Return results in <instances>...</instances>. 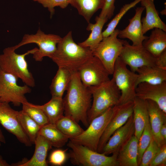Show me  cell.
Masks as SVG:
<instances>
[{"instance_id":"cell-25","label":"cell","mask_w":166,"mask_h":166,"mask_svg":"<svg viewBox=\"0 0 166 166\" xmlns=\"http://www.w3.org/2000/svg\"><path fill=\"white\" fill-rule=\"evenodd\" d=\"M96 22L93 24L88 23L86 30L91 32L87 38L84 41L78 43L83 47L89 48L91 51L93 50L102 41L103 37L102 29L108 19L106 18L97 16Z\"/></svg>"},{"instance_id":"cell-42","label":"cell","mask_w":166,"mask_h":166,"mask_svg":"<svg viewBox=\"0 0 166 166\" xmlns=\"http://www.w3.org/2000/svg\"><path fill=\"white\" fill-rule=\"evenodd\" d=\"M1 142L0 141V146L1 145ZM10 165L6 162V161L4 160L2 156L0 155V166H9Z\"/></svg>"},{"instance_id":"cell-31","label":"cell","mask_w":166,"mask_h":166,"mask_svg":"<svg viewBox=\"0 0 166 166\" xmlns=\"http://www.w3.org/2000/svg\"><path fill=\"white\" fill-rule=\"evenodd\" d=\"M18 117L21 126L31 143L34 144L42 127L22 110L18 111Z\"/></svg>"},{"instance_id":"cell-14","label":"cell","mask_w":166,"mask_h":166,"mask_svg":"<svg viewBox=\"0 0 166 166\" xmlns=\"http://www.w3.org/2000/svg\"><path fill=\"white\" fill-rule=\"evenodd\" d=\"M18 111L13 109L9 103L0 101V123L18 141L26 146L32 144L23 129L18 117Z\"/></svg>"},{"instance_id":"cell-5","label":"cell","mask_w":166,"mask_h":166,"mask_svg":"<svg viewBox=\"0 0 166 166\" xmlns=\"http://www.w3.org/2000/svg\"><path fill=\"white\" fill-rule=\"evenodd\" d=\"M67 146L70 148L68 154L73 165L82 166H119L118 152L108 156L69 140Z\"/></svg>"},{"instance_id":"cell-20","label":"cell","mask_w":166,"mask_h":166,"mask_svg":"<svg viewBox=\"0 0 166 166\" xmlns=\"http://www.w3.org/2000/svg\"><path fill=\"white\" fill-rule=\"evenodd\" d=\"M34 153L29 160L19 164V166H47L46 158L48 152L52 147L45 137L38 134L34 143Z\"/></svg>"},{"instance_id":"cell-11","label":"cell","mask_w":166,"mask_h":166,"mask_svg":"<svg viewBox=\"0 0 166 166\" xmlns=\"http://www.w3.org/2000/svg\"><path fill=\"white\" fill-rule=\"evenodd\" d=\"M122 42L123 48L119 57L131 71L136 72L142 67L155 65L156 57L143 45L135 46L130 45L126 41L122 40Z\"/></svg>"},{"instance_id":"cell-29","label":"cell","mask_w":166,"mask_h":166,"mask_svg":"<svg viewBox=\"0 0 166 166\" xmlns=\"http://www.w3.org/2000/svg\"><path fill=\"white\" fill-rule=\"evenodd\" d=\"M45 137L52 146L61 148L65 145L69 138L63 134L55 124L49 123L42 127L38 133Z\"/></svg>"},{"instance_id":"cell-17","label":"cell","mask_w":166,"mask_h":166,"mask_svg":"<svg viewBox=\"0 0 166 166\" xmlns=\"http://www.w3.org/2000/svg\"><path fill=\"white\" fill-rule=\"evenodd\" d=\"M144 9L142 6L136 8L134 15L129 19L128 25L124 29L119 30L118 37L129 39L133 46H142L143 42L148 37L144 35L142 32L141 17Z\"/></svg>"},{"instance_id":"cell-12","label":"cell","mask_w":166,"mask_h":166,"mask_svg":"<svg viewBox=\"0 0 166 166\" xmlns=\"http://www.w3.org/2000/svg\"><path fill=\"white\" fill-rule=\"evenodd\" d=\"M80 78L86 86H97L110 80V75L99 59L93 56L78 71Z\"/></svg>"},{"instance_id":"cell-27","label":"cell","mask_w":166,"mask_h":166,"mask_svg":"<svg viewBox=\"0 0 166 166\" xmlns=\"http://www.w3.org/2000/svg\"><path fill=\"white\" fill-rule=\"evenodd\" d=\"M105 0H70L69 4L77 10L79 14L88 23L94 14L101 9Z\"/></svg>"},{"instance_id":"cell-8","label":"cell","mask_w":166,"mask_h":166,"mask_svg":"<svg viewBox=\"0 0 166 166\" xmlns=\"http://www.w3.org/2000/svg\"><path fill=\"white\" fill-rule=\"evenodd\" d=\"M119 30L115 29L92 51L93 56L98 58L108 72L112 74L116 60L119 57L122 48V40L117 38Z\"/></svg>"},{"instance_id":"cell-7","label":"cell","mask_w":166,"mask_h":166,"mask_svg":"<svg viewBox=\"0 0 166 166\" xmlns=\"http://www.w3.org/2000/svg\"><path fill=\"white\" fill-rule=\"evenodd\" d=\"M112 78L121 92L119 104L133 101L136 97L137 74L129 70L118 57L115 61Z\"/></svg>"},{"instance_id":"cell-26","label":"cell","mask_w":166,"mask_h":166,"mask_svg":"<svg viewBox=\"0 0 166 166\" xmlns=\"http://www.w3.org/2000/svg\"><path fill=\"white\" fill-rule=\"evenodd\" d=\"M58 68L49 88L52 97L63 98L71 81L72 73L64 68Z\"/></svg>"},{"instance_id":"cell-15","label":"cell","mask_w":166,"mask_h":166,"mask_svg":"<svg viewBox=\"0 0 166 166\" xmlns=\"http://www.w3.org/2000/svg\"><path fill=\"white\" fill-rule=\"evenodd\" d=\"M135 131L132 114L126 122L111 136L101 153L107 155L118 152L120 148L134 135Z\"/></svg>"},{"instance_id":"cell-24","label":"cell","mask_w":166,"mask_h":166,"mask_svg":"<svg viewBox=\"0 0 166 166\" xmlns=\"http://www.w3.org/2000/svg\"><path fill=\"white\" fill-rule=\"evenodd\" d=\"M136 85L141 82L152 84H160L166 81V70L155 65L144 66L137 70Z\"/></svg>"},{"instance_id":"cell-35","label":"cell","mask_w":166,"mask_h":166,"mask_svg":"<svg viewBox=\"0 0 166 166\" xmlns=\"http://www.w3.org/2000/svg\"><path fill=\"white\" fill-rule=\"evenodd\" d=\"M160 148L152 136L148 146L143 154L139 166H149L150 162L158 152Z\"/></svg>"},{"instance_id":"cell-4","label":"cell","mask_w":166,"mask_h":166,"mask_svg":"<svg viewBox=\"0 0 166 166\" xmlns=\"http://www.w3.org/2000/svg\"><path fill=\"white\" fill-rule=\"evenodd\" d=\"M93 102L88 113L89 124L109 108L119 104L121 92L113 78L101 85L88 87Z\"/></svg>"},{"instance_id":"cell-33","label":"cell","mask_w":166,"mask_h":166,"mask_svg":"<svg viewBox=\"0 0 166 166\" xmlns=\"http://www.w3.org/2000/svg\"><path fill=\"white\" fill-rule=\"evenodd\" d=\"M141 0H135L129 3L124 5L119 12L107 25L106 28L102 32L103 38L107 37L110 35L116 29L117 26L124 15L129 10L135 6L140 2Z\"/></svg>"},{"instance_id":"cell-32","label":"cell","mask_w":166,"mask_h":166,"mask_svg":"<svg viewBox=\"0 0 166 166\" xmlns=\"http://www.w3.org/2000/svg\"><path fill=\"white\" fill-rule=\"evenodd\" d=\"M22 105V110L41 127L49 123L47 117L38 105L33 104L28 101L23 102Z\"/></svg>"},{"instance_id":"cell-37","label":"cell","mask_w":166,"mask_h":166,"mask_svg":"<svg viewBox=\"0 0 166 166\" xmlns=\"http://www.w3.org/2000/svg\"><path fill=\"white\" fill-rule=\"evenodd\" d=\"M66 150L58 149L53 151L49 158V162L56 166H61L65 161L67 158Z\"/></svg>"},{"instance_id":"cell-3","label":"cell","mask_w":166,"mask_h":166,"mask_svg":"<svg viewBox=\"0 0 166 166\" xmlns=\"http://www.w3.org/2000/svg\"><path fill=\"white\" fill-rule=\"evenodd\" d=\"M14 46L5 48L0 54V69L5 73L19 78L30 87L35 86L33 75L30 71L26 59V56L34 54L38 50L35 48L22 54L16 53Z\"/></svg>"},{"instance_id":"cell-10","label":"cell","mask_w":166,"mask_h":166,"mask_svg":"<svg viewBox=\"0 0 166 166\" xmlns=\"http://www.w3.org/2000/svg\"><path fill=\"white\" fill-rule=\"evenodd\" d=\"M18 78L14 75L5 73L0 69V101L19 106L27 101L26 94L31 92L30 87L26 85H18Z\"/></svg>"},{"instance_id":"cell-19","label":"cell","mask_w":166,"mask_h":166,"mask_svg":"<svg viewBox=\"0 0 166 166\" xmlns=\"http://www.w3.org/2000/svg\"><path fill=\"white\" fill-rule=\"evenodd\" d=\"M141 6L146 10V15L141 19L144 34L149 30L157 28L166 32V25L160 17L154 4V0H141Z\"/></svg>"},{"instance_id":"cell-41","label":"cell","mask_w":166,"mask_h":166,"mask_svg":"<svg viewBox=\"0 0 166 166\" xmlns=\"http://www.w3.org/2000/svg\"><path fill=\"white\" fill-rule=\"evenodd\" d=\"M160 134L162 139L166 142V123L162 125L160 129Z\"/></svg>"},{"instance_id":"cell-36","label":"cell","mask_w":166,"mask_h":166,"mask_svg":"<svg viewBox=\"0 0 166 166\" xmlns=\"http://www.w3.org/2000/svg\"><path fill=\"white\" fill-rule=\"evenodd\" d=\"M41 4L45 8H47L50 13L51 18L54 14L55 7L59 6L62 9L66 8L69 4L70 0H32Z\"/></svg>"},{"instance_id":"cell-43","label":"cell","mask_w":166,"mask_h":166,"mask_svg":"<svg viewBox=\"0 0 166 166\" xmlns=\"http://www.w3.org/2000/svg\"><path fill=\"white\" fill-rule=\"evenodd\" d=\"M0 141L1 143H5L6 142L5 137L2 132L0 128Z\"/></svg>"},{"instance_id":"cell-9","label":"cell","mask_w":166,"mask_h":166,"mask_svg":"<svg viewBox=\"0 0 166 166\" xmlns=\"http://www.w3.org/2000/svg\"><path fill=\"white\" fill-rule=\"evenodd\" d=\"M61 38L58 35L45 34L39 28L35 34L24 35L22 41L14 47L17 49L27 44H36L38 48V50L33 54V58L36 61H41L45 57L51 58Z\"/></svg>"},{"instance_id":"cell-2","label":"cell","mask_w":166,"mask_h":166,"mask_svg":"<svg viewBox=\"0 0 166 166\" xmlns=\"http://www.w3.org/2000/svg\"><path fill=\"white\" fill-rule=\"evenodd\" d=\"M92 51L79 45L73 39L71 31L62 38L51 59L58 67H63L72 73L79 69L93 56Z\"/></svg>"},{"instance_id":"cell-34","label":"cell","mask_w":166,"mask_h":166,"mask_svg":"<svg viewBox=\"0 0 166 166\" xmlns=\"http://www.w3.org/2000/svg\"><path fill=\"white\" fill-rule=\"evenodd\" d=\"M152 137V135L149 118L138 140L137 158L138 166L140 165L143 154L148 146Z\"/></svg>"},{"instance_id":"cell-23","label":"cell","mask_w":166,"mask_h":166,"mask_svg":"<svg viewBox=\"0 0 166 166\" xmlns=\"http://www.w3.org/2000/svg\"><path fill=\"white\" fill-rule=\"evenodd\" d=\"M133 115L135 133L138 140L149 118L145 100L136 97L133 101Z\"/></svg>"},{"instance_id":"cell-6","label":"cell","mask_w":166,"mask_h":166,"mask_svg":"<svg viewBox=\"0 0 166 166\" xmlns=\"http://www.w3.org/2000/svg\"><path fill=\"white\" fill-rule=\"evenodd\" d=\"M113 107L93 119L81 134L69 140L97 152L100 139L112 117Z\"/></svg>"},{"instance_id":"cell-40","label":"cell","mask_w":166,"mask_h":166,"mask_svg":"<svg viewBox=\"0 0 166 166\" xmlns=\"http://www.w3.org/2000/svg\"><path fill=\"white\" fill-rule=\"evenodd\" d=\"M155 66L162 69L166 70V50L156 57Z\"/></svg>"},{"instance_id":"cell-22","label":"cell","mask_w":166,"mask_h":166,"mask_svg":"<svg viewBox=\"0 0 166 166\" xmlns=\"http://www.w3.org/2000/svg\"><path fill=\"white\" fill-rule=\"evenodd\" d=\"M142 45L154 57H158L166 50V32L160 29H154L150 36L143 42Z\"/></svg>"},{"instance_id":"cell-13","label":"cell","mask_w":166,"mask_h":166,"mask_svg":"<svg viewBox=\"0 0 166 166\" xmlns=\"http://www.w3.org/2000/svg\"><path fill=\"white\" fill-rule=\"evenodd\" d=\"M133 103L129 101L114 106L112 117L99 141L97 152L101 153L109 138L119 128L123 125L133 114Z\"/></svg>"},{"instance_id":"cell-1","label":"cell","mask_w":166,"mask_h":166,"mask_svg":"<svg viewBox=\"0 0 166 166\" xmlns=\"http://www.w3.org/2000/svg\"><path fill=\"white\" fill-rule=\"evenodd\" d=\"M63 98L64 113L86 127L89 125L88 113L91 106L92 96L89 88L81 81L78 72L72 73L71 81Z\"/></svg>"},{"instance_id":"cell-18","label":"cell","mask_w":166,"mask_h":166,"mask_svg":"<svg viewBox=\"0 0 166 166\" xmlns=\"http://www.w3.org/2000/svg\"><path fill=\"white\" fill-rule=\"evenodd\" d=\"M148 109L152 137L161 147L166 142L162 139L160 131L162 125L166 123V113L153 101L145 100Z\"/></svg>"},{"instance_id":"cell-44","label":"cell","mask_w":166,"mask_h":166,"mask_svg":"<svg viewBox=\"0 0 166 166\" xmlns=\"http://www.w3.org/2000/svg\"><path fill=\"white\" fill-rule=\"evenodd\" d=\"M161 13L163 15H165V14H166V9L162 11L161 12Z\"/></svg>"},{"instance_id":"cell-28","label":"cell","mask_w":166,"mask_h":166,"mask_svg":"<svg viewBox=\"0 0 166 166\" xmlns=\"http://www.w3.org/2000/svg\"><path fill=\"white\" fill-rule=\"evenodd\" d=\"M38 106L47 117L49 123L55 124L63 115L64 105L63 98L52 97L48 102Z\"/></svg>"},{"instance_id":"cell-30","label":"cell","mask_w":166,"mask_h":166,"mask_svg":"<svg viewBox=\"0 0 166 166\" xmlns=\"http://www.w3.org/2000/svg\"><path fill=\"white\" fill-rule=\"evenodd\" d=\"M55 125L69 140L79 136L84 130L74 120L65 115L61 116Z\"/></svg>"},{"instance_id":"cell-16","label":"cell","mask_w":166,"mask_h":166,"mask_svg":"<svg viewBox=\"0 0 166 166\" xmlns=\"http://www.w3.org/2000/svg\"><path fill=\"white\" fill-rule=\"evenodd\" d=\"M136 96L144 100L153 101L166 113V81L158 84L140 83L136 87Z\"/></svg>"},{"instance_id":"cell-21","label":"cell","mask_w":166,"mask_h":166,"mask_svg":"<svg viewBox=\"0 0 166 166\" xmlns=\"http://www.w3.org/2000/svg\"><path fill=\"white\" fill-rule=\"evenodd\" d=\"M138 141L133 135L120 148L117 156L119 166H138Z\"/></svg>"},{"instance_id":"cell-38","label":"cell","mask_w":166,"mask_h":166,"mask_svg":"<svg viewBox=\"0 0 166 166\" xmlns=\"http://www.w3.org/2000/svg\"><path fill=\"white\" fill-rule=\"evenodd\" d=\"M166 165V144L163 145L152 160L149 166Z\"/></svg>"},{"instance_id":"cell-39","label":"cell","mask_w":166,"mask_h":166,"mask_svg":"<svg viewBox=\"0 0 166 166\" xmlns=\"http://www.w3.org/2000/svg\"><path fill=\"white\" fill-rule=\"evenodd\" d=\"M115 0H105L99 16L109 19L113 16L115 9Z\"/></svg>"}]
</instances>
